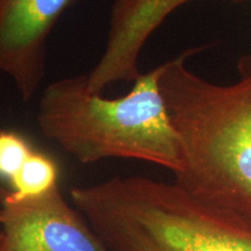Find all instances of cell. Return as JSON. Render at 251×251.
Instances as JSON below:
<instances>
[{"mask_svg": "<svg viewBox=\"0 0 251 251\" xmlns=\"http://www.w3.org/2000/svg\"><path fill=\"white\" fill-rule=\"evenodd\" d=\"M186 50L163 63L161 90L183 148L175 183L211 205L251 215V57L218 85L188 70Z\"/></svg>", "mask_w": 251, "mask_h": 251, "instance_id": "6da1fadb", "label": "cell"}, {"mask_svg": "<svg viewBox=\"0 0 251 251\" xmlns=\"http://www.w3.org/2000/svg\"><path fill=\"white\" fill-rule=\"evenodd\" d=\"M70 196L109 251H251V215L202 201L175 181L117 176Z\"/></svg>", "mask_w": 251, "mask_h": 251, "instance_id": "7a4b0ae2", "label": "cell"}, {"mask_svg": "<svg viewBox=\"0 0 251 251\" xmlns=\"http://www.w3.org/2000/svg\"><path fill=\"white\" fill-rule=\"evenodd\" d=\"M163 63L133 81L129 92L106 98L87 86L86 75L50 83L39 102L40 129L83 164L137 159L183 169V148L163 97Z\"/></svg>", "mask_w": 251, "mask_h": 251, "instance_id": "3957f363", "label": "cell"}, {"mask_svg": "<svg viewBox=\"0 0 251 251\" xmlns=\"http://www.w3.org/2000/svg\"><path fill=\"white\" fill-rule=\"evenodd\" d=\"M0 251H109L58 186L17 200L0 185Z\"/></svg>", "mask_w": 251, "mask_h": 251, "instance_id": "277c9868", "label": "cell"}, {"mask_svg": "<svg viewBox=\"0 0 251 251\" xmlns=\"http://www.w3.org/2000/svg\"><path fill=\"white\" fill-rule=\"evenodd\" d=\"M74 0H0V72L25 101L46 75L47 42Z\"/></svg>", "mask_w": 251, "mask_h": 251, "instance_id": "5b68a950", "label": "cell"}, {"mask_svg": "<svg viewBox=\"0 0 251 251\" xmlns=\"http://www.w3.org/2000/svg\"><path fill=\"white\" fill-rule=\"evenodd\" d=\"M192 0H114L105 48L86 75L92 92L134 81L140 76L141 52L150 36L178 7Z\"/></svg>", "mask_w": 251, "mask_h": 251, "instance_id": "8992f818", "label": "cell"}, {"mask_svg": "<svg viewBox=\"0 0 251 251\" xmlns=\"http://www.w3.org/2000/svg\"><path fill=\"white\" fill-rule=\"evenodd\" d=\"M57 178L58 168L54 159L34 149L23 168L9 180L8 190L14 199H30L58 186Z\"/></svg>", "mask_w": 251, "mask_h": 251, "instance_id": "52a82bcc", "label": "cell"}, {"mask_svg": "<svg viewBox=\"0 0 251 251\" xmlns=\"http://www.w3.org/2000/svg\"><path fill=\"white\" fill-rule=\"evenodd\" d=\"M33 151L34 148L21 134L0 130V179L9 183Z\"/></svg>", "mask_w": 251, "mask_h": 251, "instance_id": "ba28073f", "label": "cell"}, {"mask_svg": "<svg viewBox=\"0 0 251 251\" xmlns=\"http://www.w3.org/2000/svg\"><path fill=\"white\" fill-rule=\"evenodd\" d=\"M0 221H1V212H0ZM1 238H2V234H1V228H0V243H1Z\"/></svg>", "mask_w": 251, "mask_h": 251, "instance_id": "9c48e42d", "label": "cell"}]
</instances>
